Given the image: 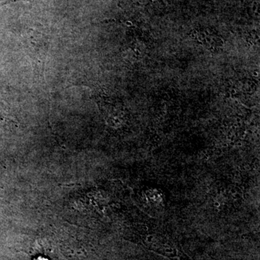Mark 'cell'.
I'll return each mask as SVG.
<instances>
[{
  "mask_svg": "<svg viewBox=\"0 0 260 260\" xmlns=\"http://www.w3.org/2000/svg\"><path fill=\"white\" fill-rule=\"evenodd\" d=\"M37 260H48L47 259H45V258H38Z\"/></svg>",
  "mask_w": 260,
  "mask_h": 260,
  "instance_id": "1",
  "label": "cell"
}]
</instances>
